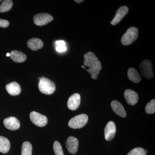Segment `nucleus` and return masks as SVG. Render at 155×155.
<instances>
[{"instance_id":"nucleus-31","label":"nucleus","mask_w":155,"mask_h":155,"mask_svg":"<svg viewBox=\"0 0 155 155\" xmlns=\"http://www.w3.org/2000/svg\"><path fill=\"white\" fill-rule=\"evenodd\" d=\"M81 67H82V68H84V69H85V67H84L83 66H81Z\"/></svg>"},{"instance_id":"nucleus-20","label":"nucleus","mask_w":155,"mask_h":155,"mask_svg":"<svg viewBox=\"0 0 155 155\" xmlns=\"http://www.w3.org/2000/svg\"><path fill=\"white\" fill-rule=\"evenodd\" d=\"M32 150L31 143L28 141L24 142L22 145L21 155H31Z\"/></svg>"},{"instance_id":"nucleus-16","label":"nucleus","mask_w":155,"mask_h":155,"mask_svg":"<svg viewBox=\"0 0 155 155\" xmlns=\"http://www.w3.org/2000/svg\"><path fill=\"white\" fill-rule=\"evenodd\" d=\"M27 46L32 51H35L43 48V42L40 39L31 38L27 41Z\"/></svg>"},{"instance_id":"nucleus-10","label":"nucleus","mask_w":155,"mask_h":155,"mask_svg":"<svg viewBox=\"0 0 155 155\" xmlns=\"http://www.w3.org/2000/svg\"><path fill=\"white\" fill-rule=\"evenodd\" d=\"M4 124L7 129L12 130L19 129L20 125L19 120L14 117H10L4 119Z\"/></svg>"},{"instance_id":"nucleus-21","label":"nucleus","mask_w":155,"mask_h":155,"mask_svg":"<svg viewBox=\"0 0 155 155\" xmlns=\"http://www.w3.org/2000/svg\"><path fill=\"white\" fill-rule=\"evenodd\" d=\"M13 1L11 0H5L3 1L0 5V13H5L10 11L13 6Z\"/></svg>"},{"instance_id":"nucleus-11","label":"nucleus","mask_w":155,"mask_h":155,"mask_svg":"<svg viewBox=\"0 0 155 155\" xmlns=\"http://www.w3.org/2000/svg\"><path fill=\"white\" fill-rule=\"evenodd\" d=\"M124 97L127 104L130 105H134L138 101V94L131 90H126L124 92Z\"/></svg>"},{"instance_id":"nucleus-6","label":"nucleus","mask_w":155,"mask_h":155,"mask_svg":"<svg viewBox=\"0 0 155 155\" xmlns=\"http://www.w3.org/2000/svg\"><path fill=\"white\" fill-rule=\"evenodd\" d=\"M30 119L32 123L38 127H44L48 124V120L46 116L35 111L30 113Z\"/></svg>"},{"instance_id":"nucleus-3","label":"nucleus","mask_w":155,"mask_h":155,"mask_svg":"<svg viewBox=\"0 0 155 155\" xmlns=\"http://www.w3.org/2000/svg\"><path fill=\"white\" fill-rule=\"evenodd\" d=\"M138 36V29L134 27H130L122 35L121 42L124 45H128L135 41Z\"/></svg>"},{"instance_id":"nucleus-8","label":"nucleus","mask_w":155,"mask_h":155,"mask_svg":"<svg viewBox=\"0 0 155 155\" xmlns=\"http://www.w3.org/2000/svg\"><path fill=\"white\" fill-rule=\"evenodd\" d=\"M66 146L69 153L72 155L75 154L78 150V140L74 137H69L66 142Z\"/></svg>"},{"instance_id":"nucleus-9","label":"nucleus","mask_w":155,"mask_h":155,"mask_svg":"<svg viewBox=\"0 0 155 155\" xmlns=\"http://www.w3.org/2000/svg\"><path fill=\"white\" fill-rule=\"evenodd\" d=\"M116 126L114 122L110 121L106 125L104 129L105 138L107 141H110L115 137Z\"/></svg>"},{"instance_id":"nucleus-25","label":"nucleus","mask_w":155,"mask_h":155,"mask_svg":"<svg viewBox=\"0 0 155 155\" xmlns=\"http://www.w3.org/2000/svg\"><path fill=\"white\" fill-rule=\"evenodd\" d=\"M9 24L10 23L8 20L0 19V27L7 28V27H8Z\"/></svg>"},{"instance_id":"nucleus-4","label":"nucleus","mask_w":155,"mask_h":155,"mask_svg":"<svg viewBox=\"0 0 155 155\" xmlns=\"http://www.w3.org/2000/svg\"><path fill=\"white\" fill-rule=\"evenodd\" d=\"M88 119V116L86 114H80L70 119L68 125L69 127L73 129H79L86 125Z\"/></svg>"},{"instance_id":"nucleus-32","label":"nucleus","mask_w":155,"mask_h":155,"mask_svg":"<svg viewBox=\"0 0 155 155\" xmlns=\"http://www.w3.org/2000/svg\"><path fill=\"white\" fill-rule=\"evenodd\" d=\"M2 2V1H1V0H0V3H1V2Z\"/></svg>"},{"instance_id":"nucleus-14","label":"nucleus","mask_w":155,"mask_h":155,"mask_svg":"<svg viewBox=\"0 0 155 155\" xmlns=\"http://www.w3.org/2000/svg\"><path fill=\"white\" fill-rule=\"evenodd\" d=\"M111 107L114 113L121 117L126 116V112L122 104L116 101H114L111 102Z\"/></svg>"},{"instance_id":"nucleus-27","label":"nucleus","mask_w":155,"mask_h":155,"mask_svg":"<svg viewBox=\"0 0 155 155\" xmlns=\"http://www.w3.org/2000/svg\"><path fill=\"white\" fill-rule=\"evenodd\" d=\"M55 44L56 45H57V47L64 46H66L65 42L64 41H56Z\"/></svg>"},{"instance_id":"nucleus-2","label":"nucleus","mask_w":155,"mask_h":155,"mask_svg":"<svg viewBox=\"0 0 155 155\" xmlns=\"http://www.w3.org/2000/svg\"><path fill=\"white\" fill-rule=\"evenodd\" d=\"M84 66L90 69H94L100 71L102 69L101 64L97 56L92 52H89L84 56Z\"/></svg>"},{"instance_id":"nucleus-24","label":"nucleus","mask_w":155,"mask_h":155,"mask_svg":"<svg viewBox=\"0 0 155 155\" xmlns=\"http://www.w3.org/2000/svg\"><path fill=\"white\" fill-rule=\"evenodd\" d=\"M53 150L55 155H64L62 146L57 140L54 142Z\"/></svg>"},{"instance_id":"nucleus-5","label":"nucleus","mask_w":155,"mask_h":155,"mask_svg":"<svg viewBox=\"0 0 155 155\" xmlns=\"http://www.w3.org/2000/svg\"><path fill=\"white\" fill-rule=\"evenodd\" d=\"M139 69L142 75L145 78L150 79L153 76L152 64L150 60H145L142 61L140 64Z\"/></svg>"},{"instance_id":"nucleus-7","label":"nucleus","mask_w":155,"mask_h":155,"mask_svg":"<svg viewBox=\"0 0 155 155\" xmlns=\"http://www.w3.org/2000/svg\"><path fill=\"white\" fill-rule=\"evenodd\" d=\"M34 22L38 26H43L48 24L53 20L52 16L47 13H41L35 15Z\"/></svg>"},{"instance_id":"nucleus-13","label":"nucleus","mask_w":155,"mask_h":155,"mask_svg":"<svg viewBox=\"0 0 155 155\" xmlns=\"http://www.w3.org/2000/svg\"><path fill=\"white\" fill-rule=\"evenodd\" d=\"M128 11V8L125 6L120 7L116 12V15L114 19L111 21V24L115 25L119 23L127 14Z\"/></svg>"},{"instance_id":"nucleus-17","label":"nucleus","mask_w":155,"mask_h":155,"mask_svg":"<svg viewBox=\"0 0 155 155\" xmlns=\"http://www.w3.org/2000/svg\"><path fill=\"white\" fill-rule=\"evenodd\" d=\"M10 58L16 63H22L26 60V56L20 51L14 50L10 53Z\"/></svg>"},{"instance_id":"nucleus-18","label":"nucleus","mask_w":155,"mask_h":155,"mask_svg":"<svg viewBox=\"0 0 155 155\" xmlns=\"http://www.w3.org/2000/svg\"><path fill=\"white\" fill-rule=\"evenodd\" d=\"M127 76L129 80L134 83H138L141 80L139 73L136 69L133 67L129 68L127 71Z\"/></svg>"},{"instance_id":"nucleus-22","label":"nucleus","mask_w":155,"mask_h":155,"mask_svg":"<svg viewBox=\"0 0 155 155\" xmlns=\"http://www.w3.org/2000/svg\"><path fill=\"white\" fill-rule=\"evenodd\" d=\"M145 111L147 114H151L155 112V100H152L146 106Z\"/></svg>"},{"instance_id":"nucleus-23","label":"nucleus","mask_w":155,"mask_h":155,"mask_svg":"<svg viewBox=\"0 0 155 155\" xmlns=\"http://www.w3.org/2000/svg\"><path fill=\"white\" fill-rule=\"evenodd\" d=\"M147 151L141 147H136L133 149L127 155H146Z\"/></svg>"},{"instance_id":"nucleus-29","label":"nucleus","mask_w":155,"mask_h":155,"mask_svg":"<svg viewBox=\"0 0 155 155\" xmlns=\"http://www.w3.org/2000/svg\"><path fill=\"white\" fill-rule=\"evenodd\" d=\"M75 2L77 3H80L82 2H84V1L83 0H75Z\"/></svg>"},{"instance_id":"nucleus-19","label":"nucleus","mask_w":155,"mask_h":155,"mask_svg":"<svg viewBox=\"0 0 155 155\" xmlns=\"http://www.w3.org/2000/svg\"><path fill=\"white\" fill-rule=\"evenodd\" d=\"M11 148L9 140L3 136H0V152L6 153L8 152Z\"/></svg>"},{"instance_id":"nucleus-15","label":"nucleus","mask_w":155,"mask_h":155,"mask_svg":"<svg viewBox=\"0 0 155 155\" xmlns=\"http://www.w3.org/2000/svg\"><path fill=\"white\" fill-rule=\"evenodd\" d=\"M6 90L9 94L12 96H17L20 93L21 87L17 82H12L7 84L6 86Z\"/></svg>"},{"instance_id":"nucleus-30","label":"nucleus","mask_w":155,"mask_h":155,"mask_svg":"<svg viewBox=\"0 0 155 155\" xmlns=\"http://www.w3.org/2000/svg\"><path fill=\"white\" fill-rule=\"evenodd\" d=\"M6 56H7V57H10V53H7V54H6Z\"/></svg>"},{"instance_id":"nucleus-12","label":"nucleus","mask_w":155,"mask_h":155,"mask_svg":"<svg viewBox=\"0 0 155 155\" xmlns=\"http://www.w3.org/2000/svg\"><path fill=\"white\" fill-rule=\"evenodd\" d=\"M81 97L78 93L72 95L69 98L67 102V106L69 109L72 110H75L80 105Z\"/></svg>"},{"instance_id":"nucleus-1","label":"nucleus","mask_w":155,"mask_h":155,"mask_svg":"<svg viewBox=\"0 0 155 155\" xmlns=\"http://www.w3.org/2000/svg\"><path fill=\"white\" fill-rule=\"evenodd\" d=\"M38 79V87L41 92L47 95L51 94L54 92L55 84L52 81L44 77H39Z\"/></svg>"},{"instance_id":"nucleus-28","label":"nucleus","mask_w":155,"mask_h":155,"mask_svg":"<svg viewBox=\"0 0 155 155\" xmlns=\"http://www.w3.org/2000/svg\"><path fill=\"white\" fill-rule=\"evenodd\" d=\"M91 77L93 79H94V80L98 78V75H91Z\"/></svg>"},{"instance_id":"nucleus-26","label":"nucleus","mask_w":155,"mask_h":155,"mask_svg":"<svg viewBox=\"0 0 155 155\" xmlns=\"http://www.w3.org/2000/svg\"><path fill=\"white\" fill-rule=\"evenodd\" d=\"M56 50L59 52H63L67 51V48L66 46H58L56 48Z\"/></svg>"}]
</instances>
